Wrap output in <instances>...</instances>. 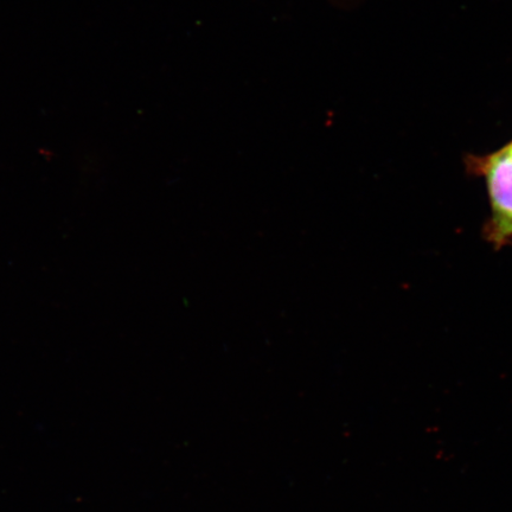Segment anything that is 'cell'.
<instances>
[{"instance_id":"6da1fadb","label":"cell","mask_w":512,"mask_h":512,"mask_svg":"<svg viewBox=\"0 0 512 512\" xmlns=\"http://www.w3.org/2000/svg\"><path fill=\"white\" fill-rule=\"evenodd\" d=\"M476 171L488 187L492 216L486 236L501 247L512 239V144L476 160Z\"/></svg>"},{"instance_id":"7a4b0ae2","label":"cell","mask_w":512,"mask_h":512,"mask_svg":"<svg viewBox=\"0 0 512 512\" xmlns=\"http://www.w3.org/2000/svg\"><path fill=\"white\" fill-rule=\"evenodd\" d=\"M512 144V143H511Z\"/></svg>"}]
</instances>
